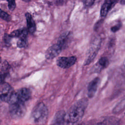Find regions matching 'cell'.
<instances>
[{
    "label": "cell",
    "mask_w": 125,
    "mask_h": 125,
    "mask_svg": "<svg viewBox=\"0 0 125 125\" xmlns=\"http://www.w3.org/2000/svg\"><path fill=\"white\" fill-rule=\"evenodd\" d=\"M7 1H8V7L9 9L11 11L14 10L15 9L16 6L15 1L14 0H8Z\"/></svg>",
    "instance_id": "cell-21"
},
{
    "label": "cell",
    "mask_w": 125,
    "mask_h": 125,
    "mask_svg": "<svg viewBox=\"0 0 125 125\" xmlns=\"http://www.w3.org/2000/svg\"><path fill=\"white\" fill-rule=\"evenodd\" d=\"M109 62L108 59L105 57H103L101 58L97 63L94 66V70L99 72L102 70L106 68L109 65Z\"/></svg>",
    "instance_id": "cell-15"
},
{
    "label": "cell",
    "mask_w": 125,
    "mask_h": 125,
    "mask_svg": "<svg viewBox=\"0 0 125 125\" xmlns=\"http://www.w3.org/2000/svg\"><path fill=\"white\" fill-rule=\"evenodd\" d=\"M10 66L6 61H4L1 65L0 71V84L4 83V80L7 76Z\"/></svg>",
    "instance_id": "cell-16"
},
{
    "label": "cell",
    "mask_w": 125,
    "mask_h": 125,
    "mask_svg": "<svg viewBox=\"0 0 125 125\" xmlns=\"http://www.w3.org/2000/svg\"><path fill=\"white\" fill-rule=\"evenodd\" d=\"M25 16L26 18L28 31L31 34H34L36 30V25L35 21L33 20L32 16L29 13L26 12L25 14Z\"/></svg>",
    "instance_id": "cell-14"
},
{
    "label": "cell",
    "mask_w": 125,
    "mask_h": 125,
    "mask_svg": "<svg viewBox=\"0 0 125 125\" xmlns=\"http://www.w3.org/2000/svg\"><path fill=\"white\" fill-rule=\"evenodd\" d=\"M17 45L19 48L25 47L27 45V38H20L17 42Z\"/></svg>",
    "instance_id": "cell-19"
},
{
    "label": "cell",
    "mask_w": 125,
    "mask_h": 125,
    "mask_svg": "<svg viewBox=\"0 0 125 125\" xmlns=\"http://www.w3.org/2000/svg\"><path fill=\"white\" fill-rule=\"evenodd\" d=\"M123 65H124V67H125V60H124V61L123 62Z\"/></svg>",
    "instance_id": "cell-26"
},
{
    "label": "cell",
    "mask_w": 125,
    "mask_h": 125,
    "mask_svg": "<svg viewBox=\"0 0 125 125\" xmlns=\"http://www.w3.org/2000/svg\"><path fill=\"white\" fill-rule=\"evenodd\" d=\"M62 48L57 43L50 46L45 53L46 59H53L56 57L62 51Z\"/></svg>",
    "instance_id": "cell-8"
},
{
    "label": "cell",
    "mask_w": 125,
    "mask_h": 125,
    "mask_svg": "<svg viewBox=\"0 0 125 125\" xmlns=\"http://www.w3.org/2000/svg\"><path fill=\"white\" fill-rule=\"evenodd\" d=\"M9 113L14 119L22 118L25 114L26 108L24 102L18 100L15 96V98L9 103Z\"/></svg>",
    "instance_id": "cell-3"
},
{
    "label": "cell",
    "mask_w": 125,
    "mask_h": 125,
    "mask_svg": "<svg viewBox=\"0 0 125 125\" xmlns=\"http://www.w3.org/2000/svg\"><path fill=\"white\" fill-rule=\"evenodd\" d=\"M0 84V100L3 102L9 104L15 92L13 87L8 83L4 82Z\"/></svg>",
    "instance_id": "cell-5"
},
{
    "label": "cell",
    "mask_w": 125,
    "mask_h": 125,
    "mask_svg": "<svg viewBox=\"0 0 125 125\" xmlns=\"http://www.w3.org/2000/svg\"><path fill=\"white\" fill-rule=\"evenodd\" d=\"M71 38V32H67L62 34L59 38L57 43H58L62 49H64L69 43Z\"/></svg>",
    "instance_id": "cell-13"
},
{
    "label": "cell",
    "mask_w": 125,
    "mask_h": 125,
    "mask_svg": "<svg viewBox=\"0 0 125 125\" xmlns=\"http://www.w3.org/2000/svg\"><path fill=\"white\" fill-rule=\"evenodd\" d=\"M120 120L114 116H107L98 120H92L83 122L80 125H118Z\"/></svg>",
    "instance_id": "cell-4"
},
{
    "label": "cell",
    "mask_w": 125,
    "mask_h": 125,
    "mask_svg": "<svg viewBox=\"0 0 125 125\" xmlns=\"http://www.w3.org/2000/svg\"><path fill=\"white\" fill-rule=\"evenodd\" d=\"M118 0H107L104 1L101 6L100 10V15L101 17H104L108 14V12L116 5Z\"/></svg>",
    "instance_id": "cell-11"
},
{
    "label": "cell",
    "mask_w": 125,
    "mask_h": 125,
    "mask_svg": "<svg viewBox=\"0 0 125 125\" xmlns=\"http://www.w3.org/2000/svg\"><path fill=\"white\" fill-rule=\"evenodd\" d=\"M100 39H99L98 40L97 39L96 42L92 43V46L90 48L88 56L84 62V65L89 64L94 60L98 52V50L100 47Z\"/></svg>",
    "instance_id": "cell-7"
},
{
    "label": "cell",
    "mask_w": 125,
    "mask_h": 125,
    "mask_svg": "<svg viewBox=\"0 0 125 125\" xmlns=\"http://www.w3.org/2000/svg\"><path fill=\"white\" fill-rule=\"evenodd\" d=\"M77 61V58L72 56L70 57H60L56 61L58 66L62 68H68L74 65Z\"/></svg>",
    "instance_id": "cell-6"
},
{
    "label": "cell",
    "mask_w": 125,
    "mask_h": 125,
    "mask_svg": "<svg viewBox=\"0 0 125 125\" xmlns=\"http://www.w3.org/2000/svg\"><path fill=\"white\" fill-rule=\"evenodd\" d=\"M48 110L42 102L38 103L32 110L31 117L37 125H44L48 119Z\"/></svg>",
    "instance_id": "cell-2"
},
{
    "label": "cell",
    "mask_w": 125,
    "mask_h": 125,
    "mask_svg": "<svg viewBox=\"0 0 125 125\" xmlns=\"http://www.w3.org/2000/svg\"><path fill=\"white\" fill-rule=\"evenodd\" d=\"M100 81V79L99 77H96L89 83L87 86V96L89 98H92L95 95Z\"/></svg>",
    "instance_id": "cell-9"
},
{
    "label": "cell",
    "mask_w": 125,
    "mask_h": 125,
    "mask_svg": "<svg viewBox=\"0 0 125 125\" xmlns=\"http://www.w3.org/2000/svg\"><path fill=\"white\" fill-rule=\"evenodd\" d=\"M125 108V98L122 100L113 109V114H118L121 112Z\"/></svg>",
    "instance_id": "cell-18"
},
{
    "label": "cell",
    "mask_w": 125,
    "mask_h": 125,
    "mask_svg": "<svg viewBox=\"0 0 125 125\" xmlns=\"http://www.w3.org/2000/svg\"><path fill=\"white\" fill-rule=\"evenodd\" d=\"M0 17L2 19L7 21H10L11 19V16L8 13L2 10L1 9L0 10Z\"/></svg>",
    "instance_id": "cell-20"
},
{
    "label": "cell",
    "mask_w": 125,
    "mask_h": 125,
    "mask_svg": "<svg viewBox=\"0 0 125 125\" xmlns=\"http://www.w3.org/2000/svg\"><path fill=\"white\" fill-rule=\"evenodd\" d=\"M83 2L85 7H89L93 4L94 3V0H83Z\"/></svg>",
    "instance_id": "cell-24"
},
{
    "label": "cell",
    "mask_w": 125,
    "mask_h": 125,
    "mask_svg": "<svg viewBox=\"0 0 125 125\" xmlns=\"http://www.w3.org/2000/svg\"><path fill=\"white\" fill-rule=\"evenodd\" d=\"M122 26V24L121 22L118 23L117 24L115 25L114 26L111 27V30L113 32H116L118 31L121 28Z\"/></svg>",
    "instance_id": "cell-22"
},
{
    "label": "cell",
    "mask_w": 125,
    "mask_h": 125,
    "mask_svg": "<svg viewBox=\"0 0 125 125\" xmlns=\"http://www.w3.org/2000/svg\"><path fill=\"white\" fill-rule=\"evenodd\" d=\"M16 96L18 100L25 103L30 99L31 93L28 88L22 87L16 92Z\"/></svg>",
    "instance_id": "cell-10"
},
{
    "label": "cell",
    "mask_w": 125,
    "mask_h": 125,
    "mask_svg": "<svg viewBox=\"0 0 125 125\" xmlns=\"http://www.w3.org/2000/svg\"><path fill=\"white\" fill-rule=\"evenodd\" d=\"M23 1H25V2H29V1H30V0H23Z\"/></svg>",
    "instance_id": "cell-27"
},
{
    "label": "cell",
    "mask_w": 125,
    "mask_h": 125,
    "mask_svg": "<svg viewBox=\"0 0 125 125\" xmlns=\"http://www.w3.org/2000/svg\"><path fill=\"white\" fill-rule=\"evenodd\" d=\"M87 99L83 98L75 102L66 113L64 125H76L82 119L88 105Z\"/></svg>",
    "instance_id": "cell-1"
},
{
    "label": "cell",
    "mask_w": 125,
    "mask_h": 125,
    "mask_svg": "<svg viewBox=\"0 0 125 125\" xmlns=\"http://www.w3.org/2000/svg\"><path fill=\"white\" fill-rule=\"evenodd\" d=\"M11 37H10V35H8L7 34H5L3 36V41L5 43L8 44L10 43L11 41Z\"/></svg>",
    "instance_id": "cell-23"
},
{
    "label": "cell",
    "mask_w": 125,
    "mask_h": 125,
    "mask_svg": "<svg viewBox=\"0 0 125 125\" xmlns=\"http://www.w3.org/2000/svg\"><path fill=\"white\" fill-rule=\"evenodd\" d=\"M66 113L64 110L58 111L55 115L50 125H64Z\"/></svg>",
    "instance_id": "cell-12"
},
{
    "label": "cell",
    "mask_w": 125,
    "mask_h": 125,
    "mask_svg": "<svg viewBox=\"0 0 125 125\" xmlns=\"http://www.w3.org/2000/svg\"></svg>",
    "instance_id": "cell-28"
},
{
    "label": "cell",
    "mask_w": 125,
    "mask_h": 125,
    "mask_svg": "<svg viewBox=\"0 0 125 125\" xmlns=\"http://www.w3.org/2000/svg\"><path fill=\"white\" fill-rule=\"evenodd\" d=\"M120 3L123 5H125V0H122L120 1Z\"/></svg>",
    "instance_id": "cell-25"
},
{
    "label": "cell",
    "mask_w": 125,
    "mask_h": 125,
    "mask_svg": "<svg viewBox=\"0 0 125 125\" xmlns=\"http://www.w3.org/2000/svg\"><path fill=\"white\" fill-rule=\"evenodd\" d=\"M10 36L11 38L17 37L20 38H27V29L25 28H21L17 29L12 32Z\"/></svg>",
    "instance_id": "cell-17"
}]
</instances>
